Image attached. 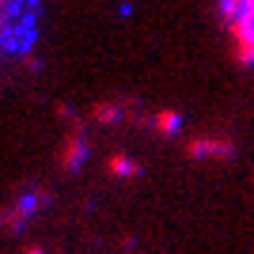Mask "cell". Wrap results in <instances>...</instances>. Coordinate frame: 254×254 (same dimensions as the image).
Wrapping results in <instances>:
<instances>
[{
    "mask_svg": "<svg viewBox=\"0 0 254 254\" xmlns=\"http://www.w3.org/2000/svg\"><path fill=\"white\" fill-rule=\"evenodd\" d=\"M216 23L228 34L235 64L254 68V0H216Z\"/></svg>",
    "mask_w": 254,
    "mask_h": 254,
    "instance_id": "6da1fadb",
    "label": "cell"
},
{
    "mask_svg": "<svg viewBox=\"0 0 254 254\" xmlns=\"http://www.w3.org/2000/svg\"><path fill=\"white\" fill-rule=\"evenodd\" d=\"M38 0H0V50H27L38 34Z\"/></svg>",
    "mask_w": 254,
    "mask_h": 254,
    "instance_id": "7a4b0ae2",
    "label": "cell"
}]
</instances>
